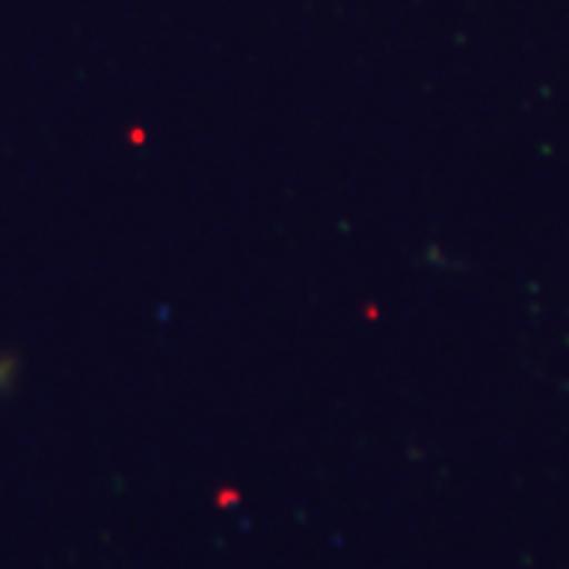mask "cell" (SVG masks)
<instances>
[{"label": "cell", "mask_w": 569, "mask_h": 569, "mask_svg": "<svg viewBox=\"0 0 569 569\" xmlns=\"http://www.w3.org/2000/svg\"><path fill=\"white\" fill-rule=\"evenodd\" d=\"M10 373H13V361H10V358H0V389L7 387Z\"/></svg>", "instance_id": "cell-1"}]
</instances>
